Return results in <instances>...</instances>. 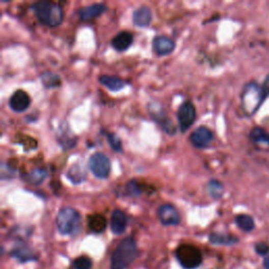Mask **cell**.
Instances as JSON below:
<instances>
[{
  "instance_id": "9",
  "label": "cell",
  "mask_w": 269,
  "mask_h": 269,
  "mask_svg": "<svg viewBox=\"0 0 269 269\" xmlns=\"http://www.w3.org/2000/svg\"><path fill=\"white\" fill-rule=\"evenodd\" d=\"M190 139L195 147L206 148L211 144L213 140V133L208 127L200 126L192 132Z\"/></svg>"
},
{
  "instance_id": "32",
  "label": "cell",
  "mask_w": 269,
  "mask_h": 269,
  "mask_svg": "<svg viewBox=\"0 0 269 269\" xmlns=\"http://www.w3.org/2000/svg\"><path fill=\"white\" fill-rule=\"evenodd\" d=\"M256 251L261 256H265L269 252V245L266 243H259L256 245Z\"/></svg>"
},
{
  "instance_id": "31",
  "label": "cell",
  "mask_w": 269,
  "mask_h": 269,
  "mask_svg": "<svg viewBox=\"0 0 269 269\" xmlns=\"http://www.w3.org/2000/svg\"><path fill=\"white\" fill-rule=\"evenodd\" d=\"M31 232H32L31 229L28 230L26 227H25V228H22V227L18 226V227H15L14 229H12L11 234L13 235V237H15L16 239H19V238L24 239V238L28 237V235L31 234Z\"/></svg>"
},
{
  "instance_id": "8",
  "label": "cell",
  "mask_w": 269,
  "mask_h": 269,
  "mask_svg": "<svg viewBox=\"0 0 269 269\" xmlns=\"http://www.w3.org/2000/svg\"><path fill=\"white\" fill-rule=\"evenodd\" d=\"M178 122L182 132L186 131L196 120V109L190 101L183 102L178 110Z\"/></svg>"
},
{
  "instance_id": "5",
  "label": "cell",
  "mask_w": 269,
  "mask_h": 269,
  "mask_svg": "<svg viewBox=\"0 0 269 269\" xmlns=\"http://www.w3.org/2000/svg\"><path fill=\"white\" fill-rule=\"evenodd\" d=\"M176 258L185 269H196L203 261L199 248L192 244H182L176 250Z\"/></svg>"
},
{
  "instance_id": "3",
  "label": "cell",
  "mask_w": 269,
  "mask_h": 269,
  "mask_svg": "<svg viewBox=\"0 0 269 269\" xmlns=\"http://www.w3.org/2000/svg\"><path fill=\"white\" fill-rule=\"evenodd\" d=\"M265 97L262 87L256 82L247 83L241 95V106L247 116L254 115L262 104Z\"/></svg>"
},
{
  "instance_id": "28",
  "label": "cell",
  "mask_w": 269,
  "mask_h": 269,
  "mask_svg": "<svg viewBox=\"0 0 269 269\" xmlns=\"http://www.w3.org/2000/svg\"><path fill=\"white\" fill-rule=\"evenodd\" d=\"M126 192L127 195L131 197H139L143 194V191L141 189V185L137 180H130L126 184Z\"/></svg>"
},
{
  "instance_id": "6",
  "label": "cell",
  "mask_w": 269,
  "mask_h": 269,
  "mask_svg": "<svg viewBox=\"0 0 269 269\" xmlns=\"http://www.w3.org/2000/svg\"><path fill=\"white\" fill-rule=\"evenodd\" d=\"M89 168L98 179H106L111 174V160L102 153H95L89 159Z\"/></svg>"
},
{
  "instance_id": "12",
  "label": "cell",
  "mask_w": 269,
  "mask_h": 269,
  "mask_svg": "<svg viewBox=\"0 0 269 269\" xmlns=\"http://www.w3.org/2000/svg\"><path fill=\"white\" fill-rule=\"evenodd\" d=\"M107 7L104 4H94L88 7H83L78 11V15L80 16V19L83 21L93 20L97 17L102 15L106 12Z\"/></svg>"
},
{
  "instance_id": "7",
  "label": "cell",
  "mask_w": 269,
  "mask_h": 269,
  "mask_svg": "<svg viewBox=\"0 0 269 269\" xmlns=\"http://www.w3.org/2000/svg\"><path fill=\"white\" fill-rule=\"evenodd\" d=\"M148 112L149 115L151 116L153 119L158 122L159 124H161L162 128L170 134H174L176 132V125L174 124V122L170 119V117H167L165 115V112L163 110V107L157 103V102H150L148 104Z\"/></svg>"
},
{
  "instance_id": "23",
  "label": "cell",
  "mask_w": 269,
  "mask_h": 269,
  "mask_svg": "<svg viewBox=\"0 0 269 269\" xmlns=\"http://www.w3.org/2000/svg\"><path fill=\"white\" fill-rule=\"evenodd\" d=\"M249 137L252 142L258 145L269 146V133L262 127L257 126L255 128H252Z\"/></svg>"
},
{
  "instance_id": "29",
  "label": "cell",
  "mask_w": 269,
  "mask_h": 269,
  "mask_svg": "<svg viewBox=\"0 0 269 269\" xmlns=\"http://www.w3.org/2000/svg\"><path fill=\"white\" fill-rule=\"evenodd\" d=\"M106 138L109 141V144L111 145V147L117 151V153H121L122 151V144H121V140L120 138L116 136L115 133L113 132H107L106 133Z\"/></svg>"
},
{
  "instance_id": "27",
  "label": "cell",
  "mask_w": 269,
  "mask_h": 269,
  "mask_svg": "<svg viewBox=\"0 0 269 269\" xmlns=\"http://www.w3.org/2000/svg\"><path fill=\"white\" fill-rule=\"evenodd\" d=\"M235 223L241 228L243 231H251L255 228V221L248 214H239L235 217Z\"/></svg>"
},
{
  "instance_id": "18",
  "label": "cell",
  "mask_w": 269,
  "mask_h": 269,
  "mask_svg": "<svg viewBox=\"0 0 269 269\" xmlns=\"http://www.w3.org/2000/svg\"><path fill=\"white\" fill-rule=\"evenodd\" d=\"M57 140H58V143L64 149H69V148L74 147L77 142V138L75 137V134L71 131L69 125L63 126V128L58 131Z\"/></svg>"
},
{
  "instance_id": "25",
  "label": "cell",
  "mask_w": 269,
  "mask_h": 269,
  "mask_svg": "<svg viewBox=\"0 0 269 269\" xmlns=\"http://www.w3.org/2000/svg\"><path fill=\"white\" fill-rule=\"evenodd\" d=\"M40 79H41V82L44 86V88L46 89H54V88H58L61 86L60 77L53 72L46 71L42 73L40 76Z\"/></svg>"
},
{
  "instance_id": "1",
  "label": "cell",
  "mask_w": 269,
  "mask_h": 269,
  "mask_svg": "<svg viewBox=\"0 0 269 269\" xmlns=\"http://www.w3.org/2000/svg\"><path fill=\"white\" fill-rule=\"evenodd\" d=\"M138 247L133 238L123 239L112 255L111 269H126L138 257Z\"/></svg>"
},
{
  "instance_id": "26",
  "label": "cell",
  "mask_w": 269,
  "mask_h": 269,
  "mask_svg": "<svg viewBox=\"0 0 269 269\" xmlns=\"http://www.w3.org/2000/svg\"><path fill=\"white\" fill-rule=\"evenodd\" d=\"M207 193L209 194V196L213 199H220L223 196L224 193V186L223 184L217 180V179H211L208 181L207 183Z\"/></svg>"
},
{
  "instance_id": "19",
  "label": "cell",
  "mask_w": 269,
  "mask_h": 269,
  "mask_svg": "<svg viewBox=\"0 0 269 269\" xmlns=\"http://www.w3.org/2000/svg\"><path fill=\"white\" fill-rule=\"evenodd\" d=\"M10 255L13 258L19 260L20 262H29L33 260H37V256L35 255V252L25 245H19V246L14 247V249L11 251Z\"/></svg>"
},
{
  "instance_id": "16",
  "label": "cell",
  "mask_w": 269,
  "mask_h": 269,
  "mask_svg": "<svg viewBox=\"0 0 269 269\" xmlns=\"http://www.w3.org/2000/svg\"><path fill=\"white\" fill-rule=\"evenodd\" d=\"M175 42L166 36H157L153 41V47L155 52L160 56L171 54L175 49Z\"/></svg>"
},
{
  "instance_id": "13",
  "label": "cell",
  "mask_w": 269,
  "mask_h": 269,
  "mask_svg": "<svg viewBox=\"0 0 269 269\" xmlns=\"http://www.w3.org/2000/svg\"><path fill=\"white\" fill-rule=\"evenodd\" d=\"M153 19V14L148 7L142 6L136 9L132 13V22L138 28H146Z\"/></svg>"
},
{
  "instance_id": "17",
  "label": "cell",
  "mask_w": 269,
  "mask_h": 269,
  "mask_svg": "<svg viewBox=\"0 0 269 269\" xmlns=\"http://www.w3.org/2000/svg\"><path fill=\"white\" fill-rule=\"evenodd\" d=\"M99 82L112 92H119L126 86V82L123 79L116 77V76H109V75L100 76Z\"/></svg>"
},
{
  "instance_id": "2",
  "label": "cell",
  "mask_w": 269,
  "mask_h": 269,
  "mask_svg": "<svg viewBox=\"0 0 269 269\" xmlns=\"http://www.w3.org/2000/svg\"><path fill=\"white\" fill-rule=\"evenodd\" d=\"M40 23L49 28H56L63 20V11L59 4L52 2H37L31 7Z\"/></svg>"
},
{
  "instance_id": "10",
  "label": "cell",
  "mask_w": 269,
  "mask_h": 269,
  "mask_svg": "<svg viewBox=\"0 0 269 269\" xmlns=\"http://www.w3.org/2000/svg\"><path fill=\"white\" fill-rule=\"evenodd\" d=\"M158 218L163 225H178L180 223V214L177 208L172 204H162L158 208Z\"/></svg>"
},
{
  "instance_id": "20",
  "label": "cell",
  "mask_w": 269,
  "mask_h": 269,
  "mask_svg": "<svg viewBox=\"0 0 269 269\" xmlns=\"http://www.w3.org/2000/svg\"><path fill=\"white\" fill-rule=\"evenodd\" d=\"M88 224H89V228L91 231L95 233H101L105 230L107 222H106V219L104 216L95 213L89 217Z\"/></svg>"
},
{
  "instance_id": "4",
  "label": "cell",
  "mask_w": 269,
  "mask_h": 269,
  "mask_svg": "<svg viewBox=\"0 0 269 269\" xmlns=\"http://www.w3.org/2000/svg\"><path fill=\"white\" fill-rule=\"evenodd\" d=\"M56 222L60 233L65 235H75L79 232L81 227V217L76 209L64 207L59 210Z\"/></svg>"
},
{
  "instance_id": "11",
  "label": "cell",
  "mask_w": 269,
  "mask_h": 269,
  "mask_svg": "<svg viewBox=\"0 0 269 269\" xmlns=\"http://www.w3.org/2000/svg\"><path fill=\"white\" fill-rule=\"evenodd\" d=\"M9 105L12 111L16 113H22L31 105V97L23 90H17L11 96Z\"/></svg>"
},
{
  "instance_id": "21",
  "label": "cell",
  "mask_w": 269,
  "mask_h": 269,
  "mask_svg": "<svg viewBox=\"0 0 269 269\" xmlns=\"http://www.w3.org/2000/svg\"><path fill=\"white\" fill-rule=\"evenodd\" d=\"M86 171H84V167L79 163H75L73 164L71 167L69 172L66 173V177L69 178L74 184H79L81 182H83L84 180H86Z\"/></svg>"
},
{
  "instance_id": "22",
  "label": "cell",
  "mask_w": 269,
  "mask_h": 269,
  "mask_svg": "<svg viewBox=\"0 0 269 269\" xmlns=\"http://www.w3.org/2000/svg\"><path fill=\"white\" fill-rule=\"evenodd\" d=\"M46 177H47V171L44 170V168H34V170L25 174L24 179L30 184L38 186V185L44 182Z\"/></svg>"
},
{
  "instance_id": "34",
  "label": "cell",
  "mask_w": 269,
  "mask_h": 269,
  "mask_svg": "<svg viewBox=\"0 0 269 269\" xmlns=\"http://www.w3.org/2000/svg\"><path fill=\"white\" fill-rule=\"evenodd\" d=\"M263 264H264V268H265V269H269V257L265 258Z\"/></svg>"
},
{
  "instance_id": "24",
  "label": "cell",
  "mask_w": 269,
  "mask_h": 269,
  "mask_svg": "<svg viewBox=\"0 0 269 269\" xmlns=\"http://www.w3.org/2000/svg\"><path fill=\"white\" fill-rule=\"evenodd\" d=\"M209 242L216 245H233L238 242V238L230 234L213 232L209 235Z\"/></svg>"
},
{
  "instance_id": "30",
  "label": "cell",
  "mask_w": 269,
  "mask_h": 269,
  "mask_svg": "<svg viewBox=\"0 0 269 269\" xmlns=\"http://www.w3.org/2000/svg\"><path fill=\"white\" fill-rule=\"evenodd\" d=\"M73 266L75 269H91L93 266V263L89 257L80 256L74 261Z\"/></svg>"
},
{
  "instance_id": "14",
  "label": "cell",
  "mask_w": 269,
  "mask_h": 269,
  "mask_svg": "<svg viewBox=\"0 0 269 269\" xmlns=\"http://www.w3.org/2000/svg\"><path fill=\"white\" fill-rule=\"evenodd\" d=\"M127 227L126 214L120 210L115 209L111 217V229L115 234H121Z\"/></svg>"
},
{
  "instance_id": "15",
  "label": "cell",
  "mask_w": 269,
  "mask_h": 269,
  "mask_svg": "<svg viewBox=\"0 0 269 269\" xmlns=\"http://www.w3.org/2000/svg\"><path fill=\"white\" fill-rule=\"evenodd\" d=\"M132 41H133L132 34L127 31H122L120 33H118L112 39V45L116 50H118V52H124V50L129 48V46L132 44Z\"/></svg>"
},
{
  "instance_id": "33",
  "label": "cell",
  "mask_w": 269,
  "mask_h": 269,
  "mask_svg": "<svg viewBox=\"0 0 269 269\" xmlns=\"http://www.w3.org/2000/svg\"><path fill=\"white\" fill-rule=\"evenodd\" d=\"M262 91H263V95L265 97V99L269 96V75L266 77L264 83H263V87H262Z\"/></svg>"
}]
</instances>
